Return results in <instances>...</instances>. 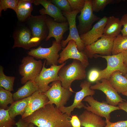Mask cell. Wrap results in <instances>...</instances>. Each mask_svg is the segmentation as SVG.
<instances>
[{
  "mask_svg": "<svg viewBox=\"0 0 127 127\" xmlns=\"http://www.w3.org/2000/svg\"><path fill=\"white\" fill-rule=\"evenodd\" d=\"M71 118L53 104H47L23 119L38 127H73Z\"/></svg>",
  "mask_w": 127,
  "mask_h": 127,
  "instance_id": "6da1fadb",
  "label": "cell"
},
{
  "mask_svg": "<svg viewBox=\"0 0 127 127\" xmlns=\"http://www.w3.org/2000/svg\"><path fill=\"white\" fill-rule=\"evenodd\" d=\"M86 67L79 60H73L72 62L62 67L58 75L62 86L74 92L71 88L72 82L75 80L85 79L86 76Z\"/></svg>",
  "mask_w": 127,
  "mask_h": 127,
  "instance_id": "7a4b0ae2",
  "label": "cell"
},
{
  "mask_svg": "<svg viewBox=\"0 0 127 127\" xmlns=\"http://www.w3.org/2000/svg\"><path fill=\"white\" fill-rule=\"evenodd\" d=\"M43 66L41 60H36L32 56L28 55L23 57L19 68L22 77L21 83L24 84L29 80L34 81L41 71Z\"/></svg>",
  "mask_w": 127,
  "mask_h": 127,
  "instance_id": "3957f363",
  "label": "cell"
},
{
  "mask_svg": "<svg viewBox=\"0 0 127 127\" xmlns=\"http://www.w3.org/2000/svg\"><path fill=\"white\" fill-rule=\"evenodd\" d=\"M105 59L107 62V66L104 69L99 70V75L97 81L102 79L109 80L112 74L117 71H120L124 76L127 72V69L124 63L122 52L112 55L101 56L95 54L94 56Z\"/></svg>",
  "mask_w": 127,
  "mask_h": 127,
  "instance_id": "277c9868",
  "label": "cell"
},
{
  "mask_svg": "<svg viewBox=\"0 0 127 127\" xmlns=\"http://www.w3.org/2000/svg\"><path fill=\"white\" fill-rule=\"evenodd\" d=\"M45 60L43 64L42 69L34 81L38 87V91L45 93L51 87L48 85L51 82L57 80L60 81L58 75V72L60 68L66 64V62L60 65H53L48 68L45 67Z\"/></svg>",
  "mask_w": 127,
  "mask_h": 127,
  "instance_id": "5b68a950",
  "label": "cell"
},
{
  "mask_svg": "<svg viewBox=\"0 0 127 127\" xmlns=\"http://www.w3.org/2000/svg\"><path fill=\"white\" fill-rule=\"evenodd\" d=\"M62 47L60 44L54 40L50 47L44 48L40 46L31 49L27 54L37 59H45L47 66L58 65L60 56L59 52Z\"/></svg>",
  "mask_w": 127,
  "mask_h": 127,
  "instance_id": "8992f818",
  "label": "cell"
},
{
  "mask_svg": "<svg viewBox=\"0 0 127 127\" xmlns=\"http://www.w3.org/2000/svg\"><path fill=\"white\" fill-rule=\"evenodd\" d=\"M50 86V88L44 93L49 100L47 104H54L58 108L64 106L73 92L63 87L60 80L53 82Z\"/></svg>",
  "mask_w": 127,
  "mask_h": 127,
  "instance_id": "52a82bcc",
  "label": "cell"
},
{
  "mask_svg": "<svg viewBox=\"0 0 127 127\" xmlns=\"http://www.w3.org/2000/svg\"><path fill=\"white\" fill-rule=\"evenodd\" d=\"M62 12L64 16L66 18L68 23L69 32L66 39L62 40L60 43L62 47L64 48L70 41L73 40L75 42L79 51L83 52L85 46L80 38L76 25V16L80 12V11L77 10L70 12L62 11Z\"/></svg>",
  "mask_w": 127,
  "mask_h": 127,
  "instance_id": "ba28073f",
  "label": "cell"
},
{
  "mask_svg": "<svg viewBox=\"0 0 127 127\" xmlns=\"http://www.w3.org/2000/svg\"><path fill=\"white\" fill-rule=\"evenodd\" d=\"M47 18L46 15H31L26 20L28 22L29 29L32 37L38 45L42 40L46 38L48 34Z\"/></svg>",
  "mask_w": 127,
  "mask_h": 127,
  "instance_id": "9c48e42d",
  "label": "cell"
},
{
  "mask_svg": "<svg viewBox=\"0 0 127 127\" xmlns=\"http://www.w3.org/2000/svg\"><path fill=\"white\" fill-rule=\"evenodd\" d=\"M82 101L86 102L89 104L86 103V105L84 106L83 108L86 110L101 117H104L106 120H110V113L112 112L120 109L118 106L111 105L105 102H99L91 96H86Z\"/></svg>",
  "mask_w": 127,
  "mask_h": 127,
  "instance_id": "30bf717a",
  "label": "cell"
},
{
  "mask_svg": "<svg viewBox=\"0 0 127 127\" xmlns=\"http://www.w3.org/2000/svg\"><path fill=\"white\" fill-rule=\"evenodd\" d=\"M116 37H110L103 35L100 39L92 44L85 46L84 51L88 57L92 58L95 54L111 55L114 40Z\"/></svg>",
  "mask_w": 127,
  "mask_h": 127,
  "instance_id": "8fae6325",
  "label": "cell"
},
{
  "mask_svg": "<svg viewBox=\"0 0 127 127\" xmlns=\"http://www.w3.org/2000/svg\"><path fill=\"white\" fill-rule=\"evenodd\" d=\"M91 6V0H86L84 8L77 16L79 21L77 29L79 35L85 33L92 28L93 24L98 21L100 17L93 13Z\"/></svg>",
  "mask_w": 127,
  "mask_h": 127,
  "instance_id": "7c38bea8",
  "label": "cell"
},
{
  "mask_svg": "<svg viewBox=\"0 0 127 127\" xmlns=\"http://www.w3.org/2000/svg\"><path fill=\"white\" fill-rule=\"evenodd\" d=\"M91 83L88 81L85 80L82 82L80 85L81 89L80 91L75 92L73 103L71 105L68 107L65 106L61 107L59 109L63 113L67 114L71 116V113L75 108L80 109L83 108L85 105L82 102L83 100L87 96H92L95 93L94 90L90 88Z\"/></svg>",
  "mask_w": 127,
  "mask_h": 127,
  "instance_id": "4fadbf2b",
  "label": "cell"
},
{
  "mask_svg": "<svg viewBox=\"0 0 127 127\" xmlns=\"http://www.w3.org/2000/svg\"><path fill=\"white\" fill-rule=\"evenodd\" d=\"M62 49V51L59 54L58 63L61 64L68 59H71L79 60L86 68L89 65L87 55L84 51H79L74 41H70L67 46Z\"/></svg>",
  "mask_w": 127,
  "mask_h": 127,
  "instance_id": "5bb4252c",
  "label": "cell"
},
{
  "mask_svg": "<svg viewBox=\"0 0 127 127\" xmlns=\"http://www.w3.org/2000/svg\"><path fill=\"white\" fill-rule=\"evenodd\" d=\"M95 82V84L91 86L90 88L102 91L106 95V103L112 106H116L124 100L110 84L108 80L102 79Z\"/></svg>",
  "mask_w": 127,
  "mask_h": 127,
  "instance_id": "9a60e30c",
  "label": "cell"
},
{
  "mask_svg": "<svg viewBox=\"0 0 127 127\" xmlns=\"http://www.w3.org/2000/svg\"><path fill=\"white\" fill-rule=\"evenodd\" d=\"M14 44L12 48H22L28 50L38 44L34 40L30 30L25 27H23L16 30L14 33Z\"/></svg>",
  "mask_w": 127,
  "mask_h": 127,
  "instance_id": "2e32d148",
  "label": "cell"
},
{
  "mask_svg": "<svg viewBox=\"0 0 127 127\" xmlns=\"http://www.w3.org/2000/svg\"><path fill=\"white\" fill-rule=\"evenodd\" d=\"M107 19L108 17L104 16L98 21L90 31L80 35L85 46L94 43L103 36Z\"/></svg>",
  "mask_w": 127,
  "mask_h": 127,
  "instance_id": "e0dca14e",
  "label": "cell"
},
{
  "mask_svg": "<svg viewBox=\"0 0 127 127\" xmlns=\"http://www.w3.org/2000/svg\"><path fill=\"white\" fill-rule=\"evenodd\" d=\"M47 24L48 29V36L45 39L47 41L51 37H54L56 41L61 43L64 33L69 29L68 21L59 22L55 21L52 18L47 16Z\"/></svg>",
  "mask_w": 127,
  "mask_h": 127,
  "instance_id": "ac0fdd59",
  "label": "cell"
},
{
  "mask_svg": "<svg viewBox=\"0 0 127 127\" xmlns=\"http://www.w3.org/2000/svg\"><path fill=\"white\" fill-rule=\"evenodd\" d=\"M33 3L35 5L41 4L44 7V8L40 10L41 15H48L58 22L67 21L66 18L64 16L62 11L50 0H33Z\"/></svg>",
  "mask_w": 127,
  "mask_h": 127,
  "instance_id": "d6986e66",
  "label": "cell"
},
{
  "mask_svg": "<svg viewBox=\"0 0 127 127\" xmlns=\"http://www.w3.org/2000/svg\"><path fill=\"white\" fill-rule=\"evenodd\" d=\"M49 101L44 93L38 90L36 91L31 95L26 110L21 116V118H25L44 107L47 104Z\"/></svg>",
  "mask_w": 127,
  "mask_h": 127,
  "instance_id": "ffe728a7",
  "label": "cell"
},
{
  "mask_svg": "<svg viewBox=\"0 0 127 127\" xmlns=\"http://www.w3.org/2000/svg\"><path fill=\"white\" fill-rule=\"evenodd\" d=\"M81 126L83 127H104L106 124L105 120L101 117L86 110L79 117Z\"/></svg>",
  "mask_w": 127,
  "mask_h": 127,
  "instance_id": "44dd1931",
  "label": "cell"
},
{
  "mask_svg": "<svg viewBox=\"0 0 127 127\" xmlns=\"http://www.w3.org/2000/svg\"><path fill=\"white\" fill-rule=\"evenodd\" d=\"M122 26L119 18L113 16L108 17L103 35L109 37H116L121 32Z\"/></svg>",
  "mask_w": 127,
  "mask_h": 127,
  "instance_id": "7402d4cb",
  "label": "cell"
},
{
  "mask_svg": "<svg viewBox=\"0 0 127 127\" xmlns=\"http://www.w3.org/2000/svg\"><path fill=\"white\" fill-rule=\"evenodd\" d=\"M38 90V87L34 81L29 80L13 94V101H15L28 97Z\"/></svg>",
  "mask_w": 127,
  "mask_h": 127,
  "instance_id": "603a6c76",
  "label": "cell"
},
{
  "mask_svg": "<svg viewBox=\"0 0 127 127\" xmlns=\"http://www.w3.org/2000/svg\"><path fill=\"white\" fill-rule=\"evenodd\" d=\"M32 3L33 0H19L16 12L19 21H25L32 15Z\"/></svg>",
  "mask_w": 127,
  "mask_h": 127,
  "instance_id": "cb8c5ba5",
  "label": "cell"
},
{
  "mask_svg": "<svg viewBox=\"0 0 127 127\" xmlns=\"http://www.w3.org/2000/svg\"><path fill=\"white\" fill-rule=\"evenodd\" d=\"M108 80L118 93H122L127 91V79L120 71L113 73Z\"/></svg>",
  "mask_w": 127,
  "mask_h": 127,
  "instance_id": "d4e9b609",
  "label": "cell"
},
{
  "mask_svg": "<svg viewBox=\"0 0 127 127\" xmlns=\"http://www.w3.org/2000/svg\"><path fill=\"white\" fill-rule=\"evenodd\" d=\"M31 96L24 99L14 101L8 108L9 115L12 119L16 116H22L25 112Z\"/></svg>",
  "mask_w": 127,
  "mask_h": 127,
  "instance_id": "484cf974",
  "label": "cell"
},
{
  "mask_svg": "<svg viewBox=\"0 0 127 127\" xmlns=\"http://www.w3.org/2000/svg\"><path fill=\"white\" fill-rule=\"evenodd\" d=\"M127 50V35L123 36L120 34L115 39L112 54L116 55Z\"/></svg>",
  "mask_w": 127,
  "mask_h": 127,
  "instance_id": "4316f807",
  "label": "cell"
},
{
  "mask_svg": "<svg viewBox=\"0 0 127 127\" xmlns=\"http://www.w3.org/2000/svg\"><path fill=\"white\" fill-rule=\"evenodd\" d=\"M4 68L0 66V87L5 89L12 91H14L13 86L15 77L14 76L6 75L4 72Z\"/></svg>",
  "mask_w": 127,
  "mask_h": 127,
  "instance_id": "83f0119b",
  "label": "cell"
},
{
  "mask_svg": "<svg viewBox=\"0 0 127 127\" xmlns=\"http://www.w3.org/2000/svg\"><path fill=\"white\" fill-rule=\"evenodd\" d=\"M14 101L13 99V94L11 91L6 90L3 88L0 87V108L7 109L8 105L11 104Z\"/></svg>",
  "mask_w": 127,
  "mask_h": 127,
  "instance_id": "f1b7e54d",
  "label": "cell"
},
{
  "mask_svg": "<svg viewBox=\"0 0 127 127\" xmlns=\"http://www.w3.org/2000/svg\"><path fill=\"white\" fill-rule=\"evenodd\" d=\"M16 123L10 116L8 109L0 108V127H13Z\"/></svg>",
  "mask_w": 127,
  "mask_h": 127,
  "instance_id": "f546056e",
  "label": "cell"
},
{
  "mask_svg": "<svg viewBox=\"0 0 127 127\" xmlns=\"http://www.w3.org/2000/svg\"><path fill=\"white\" fill-rule=\"evenodd\" d=\"M120 0H91L92 8L93 12H98L103 11L108 4L118 3Z\"/></svg>",
  "mask_w": 127,
  "mask_h": 127,
  "instance_id": "4dcf8cb0",
  "label": "cell"
},
{
  "mask_svg": "<svg viewBox=\"0 0 127 127\" xmlns=\"http://www.w3.org/2000/svg\"><path fill=\"white\" fill-rule=\"evenodd\" d=\"M19 0H0V15L1 16L3 10L5 11L8 8L11 9L16 12Z\"/></svg>",
  "mask_w": 127,
  "mask_h": 127,
  "instance_id": "1f68e13d",
  "label": "cell"
},
{
  "mask_svg": "<svg viewBox=\"0 0 127 127\" xmlns=\"http://www.w3.org/2000/svg\"><path fill=\"white\" fill-rule=\"evenodd\" d=\"M50 1L61 11L66 12L72 11L68 0H51Z\"/></svg>",
  "mask_w": 127,
  "mask_h": 127,
  "instance_id": "d6a6232c",
  "label": "cell"
},
{
  "mask_svg": "<svg viewBox=\"0 0 127 127\" xmlns=\"http://www.w3.org/2000/svg\"><path fill=\"white\" fill-rule=\"evenodd\" d=\"M72 11H81L84 6L86 0H68Z\"/></svg>",
  "mask_w": 127,
  "mask_h": 127,
  "instance_id": "836d02e7",
  "label": "cell"
},
{
  "mask_svg": "<svg viewBox=\"0 0 127 127\" xmlns=\"http://www.w3.org/2000/svg\"><path fill=\"white\" fill-rule=\"evenodd\" d=\"M99 75V70L93 68L89 71L87 76L88 81L91 83L96 82L97 81Z\"/></svg>",
  "mask_w": 127,
  "mask_h": 127,
  "instance_id": "e575fe53",
  "label": "cell"
},
{
  "mask_svg": "<svg viewBox=\"0 0 127 127\" xmlns=\"http://www.w3.org/2000/svg\"><path fill=\"white\" fill-rule=\"evenodd\" d=\"M106 125L104 127H127V120L112 122L106 120Z\"/></svg>",
  "mask_w": 127,
  "mask_h": 127,
  "instance_id": "d590c367",
  "label": "cell"
},
{
  "mask_svg": "<svg viewBox=\"0 0 127 127\" xmlns=\"http://www.w3.org/2000/svg\"><path fill=\"white\" fill-rule=\"evenodd\" d=\"M120 22L123 28L122 29L121 32L123 36L127 35V14H124L120 19Z\"/></svg>",
  "mask_w": 127,
  "mask_h": 127,
  "instance_id": "8d00e7d4",
  "label": "cell"
},
{
  "mask_svg": "<svg viewBox=\"0 0 127 127\" xmlns=\"http://www.w3.org/2000/svg\"><path fill=\"white\" fill-rule=\"evenodd\" d=\"M70 121L73 127H81V126L79 118L77 115H71Z\"/></svg>",
  "mask_w": 127,
  "mask_h": 127,
  "instance_id": "74e56055",
  "label": "cell"
},
{
  "mask_svg": "<svg viewBox=\"0 0 127 127\" xmlns=\"http://www.w3.org/2000/svg\"><path fill=\"white\" fill-rule=\"evenodd\" d=\"M29 123L21 118L16 122L15 125L16 127H28Z\"/></svg>",
  "mask_w": 127,
  "mask_h": 127,
  "instance_id": "f35d334b",
  "label": "cell"
},
{
  "mask_svg": "<svg viewBox=\"0 0 127 127\" xmlns=\"http://www.w3.org/2000/svg\"><path fill=\"white\" fill-rule=\"evenodd\" d=\"M119 109L123 110L127 113V102L123 101L118 104Z\"/></svg>",
  "mask_w": 127,
  "mask_h": 127,
  "instance_id": "ab89813d",
  "label": "cell"
},
{
  "mask_svg": "<svg viewBox=\"0 0 127 127\" xmlns=\"http://www.w3.org/2000/svg\"><path fill=\"white\" fill-rule=\"evenodd\" d=\"M123 57L124 64L127 69V50L122 52Z\"/></svg>",
  "mask_w": 127,
  "mask_h": 127,
  "instance_id": "60d3db41",
  "label": "cell"
},
{
  "mask_svg": "<svg viewBox=\"0 0 127 127\" xmlns=\"http://www.w3.org/2000/svg\"><path fill=\"white\" fill-rule=\"evenodd\" d=\"M34 125L32 123H29L28 127H34Z\"/></svg>",
  "mask_w": 127,
  "mask_h": 127,
  "instance_id": "b9f144b4",
  "label": "cell"
},
{
  "mask_svg": "<svg viewBox=\"0 0 127 127\" xmlns=\"http://www.w3.org/2000/svg\"><path fill=\"white\" fill-rule=\"evenodd\" d=\"M122 94L123 95L127 96V91L122 93Z\"/></svg>",
  "mask_w": 127,
  "mask_h": 127,
  "instance_id": "7bdbcfd3",
  "label": "cell"
},
{
  "mask_svg": "<svg viewBox=\"0 0 127 127\" xmlns=\"http://www.w3.org/2000/svg\"><path fill=\"white\" fill-rule=\"evenodd\" d=\"M124 76L127 79V72Z\"/></svg>",
  "mask_w": 127,
  "mask_h": 127,
  "instance_id": "ee69618b",
  "label": "cell"
}]
</instances>
